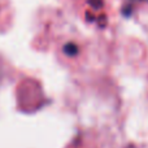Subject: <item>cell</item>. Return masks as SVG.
<instances>
[{
	"mask_svg": "<svg viewBox=\"0 0 148 148\" xmlns=\"http://www.w3.org/2000/svg\"><path fill=\"white\" fill-rule=\"evenodd\" d=\"M88 3L92 5L94 8H100L103 5V1L101 0H88Z\"/></svg>",
	"mask_w": 148,
	"mask_h": 148,
	"instance_id": "2",
	"label": "cell"
},
{
	"mask_svg": "<svg viewBox=\"0 0 148 148\" xmlns=\"http://www.w3.org/2000/svg\"><path fill=\"white\" fill-rule=\"evenodd\" d=\"M0 9H1V3H0Z\"/></svg>",
	"mask_w": 148,
	"mask_h": 148,
	"instance_id": "3",
	"label": "cell"
},
{
	"mask_svg": "<svg viewBox=\"0 0 148 148\" xmlns=\"http://www.w3.org/2000/svg\"><path fill=\"white\" fill-rule=\"evenodd\" d=\"M77 51H78V48H77V46L73 43H68L64 46V52L68 56H74V55H77Z\"/></svg>",
	"mask_w": 148,
	"mask_h": 148,
	"instance_id": "1",
	"label": "cell"
}]
</instances>
